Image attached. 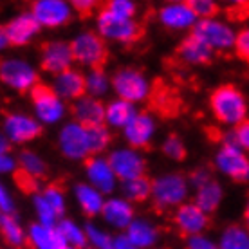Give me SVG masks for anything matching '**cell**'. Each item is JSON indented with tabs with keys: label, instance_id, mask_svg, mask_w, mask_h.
I'll return each mask as SVG.
<instances>
[{
	"label": "cell",
	"instance_id": "6da1fadb",
	"mask_svg": "<svg viewBox=\"0 0 249 249\" xmlns=\"http://www.w3.org/2000/svg\"><path fill=\"white\" fill-rule=\"evenodd\" d=\"M210 107L218 121L228 124H240L246 121L248 105L242 92L233 85H220L210 96Z\"/></svg>",
	"mask_w": 249,
	"mask_h": 249
},
{
	"label": "cell",
	"instance_id": "7a4b0ae2",
	"mask_svg": "<svg viewBox=\"0 0 249 249\" xmlns=\"http://www.w3.org/2000/svg\"><path fill=\"white\" fill-rule=\"evenodd\" d=\"M71 49L74 54V60L85 63L94 69V72H103L105 65L108 63V49H107L103 38L96 33H83L71 42Z\"/></svg>",
	"mask_w": 249,
	"mask_h": 249
},
{
	"label": "cell",
	"instance_id": "3957f363",
	"mask_svg": "<svg viewBox=\"0 0 249 249\" xmlns=\"http://www.w3.org/2000/svg\"><path fill=\"white\" fill-rule=\"evenodd\" d=\"M98 24H100L101 35L123 44H134L144 36V25L126 18H119L105 7L98 13Z\"/></svg>",
	"mask_w": 249,
	"mask_h": 249
},
{
	"label": "cell",
	"instance_id": "277c9868",
	"mask_svg": "<svg viewBox=\"0 0 249 249\" xmlns=\"http://www.w3.org/2000/svg\"><path fill=\"white\" fill-rule=\"evenodd\" d=\"M116 92L121 96V101H139L146 96V81L143 74L136 69H121L112 78Z\"/></svg>",
	"mask_w": 249,
	"mask_h": 249
},
{
	"label": "cell",
	"instance_id": "5b68a950",
	"mask_svg": "<svg viewBox=\"0 0 249 249\" xmlns=\"http://www.w3.org/2000/svg\"><path fill=\"white\" fill-rule=\"evenodd\" d=\"M74 60L71 44L65 42H45L42 44V69L53 74H63L71 69V62Z\"/></svg>",
	"mask_w": 249,
	"mask_h": 249
},
{
	"label": "cell",
	"instance_id": "8992f818",
	"mask_svg": "<svg viewBox=\"0 0 249 249\" xmlns=\"http://www.w3.org/2000/svg\"><path fill=\"white\" fill-rule=\"evenodd\" d=\"M218 168L226 175H230L233 181L244 182L249 179V159L244 156L235 144L226 143L217 156Z\"/></svg>",
	"mask_w": 249,
	"mask_h": 249
},
{
	"label": "cell",
	"instance_id": "52a82bcc",
	"mask_svg": "<svg viewBox=\"0 0 249 249\" xmlns=\"http://www.w3.org/2000/svg\"><path fill=\"white\" fill-rule=\"evenodd\" d=\"M31 98L35 107H36L38 116L44 119V121L51 123V121H58V119L62 118L63 114L62 101L58 98L56 90H53L49 85L38 81L36 85L31 89Z\"/></svg>",
	"mask_w": 249,
	"mask_h": 249
},
{
	"label": "cell",
	"instance_id": "ba28073f",
	"mask_svg": "<svg viewBox=\"0 0 249 249\" xmlns=\"http://www.w3.org/2000/svg\"><path fill=\"white\" fill-rule=\"evenodd\" d=\"M186 195V181L181 175H164L154 182V199L157 208H168L181 202Z\"/></svg>",
	"mask_w": 249,
	"mask_h": 249
},
{
	"label": "cell",
	"instance_id": "9c48e42d",
	"mask_svg": "<svg viewBox=\"0 0 249 249\" xmlns=\"http://www.w3.org/2000/svg\"><path fill=\"white\" fill-rule=\"evenodd\" d=\"M38 29H40V24L33 15L17 17L2 27V45L6 47L9 44L17 47V45L27 44L35 36V33H38Z\"/></svg>",
	"mask_w": 249,
	"mask_h": 249
},
{
	"label": "cell",
	"instance_id": "30bf717a",
	"mask_svg": "<svg viewBox=\"0 0 249 249\" xmlns=\"http://www.w3.org/2000/svg\"><path fill=\"white\" fill-rule=\"evenodd\" d=\"M108 164L114 170L116 177L123 179L124 182L144 175V168H146V162H144L143 157L136 154V152H132V150L114 152L110 159H108Z\"/></svg>",
	"mask_w": 249,
	"mask_h": 249
},
{
	"label": "cell",
	"instance_id": "8fae6325",
	"mask_svg": "<svg viewBox=\"0 0 249 249\" xmlns=\"http://www.w3.org/2000/svg\"><path fill=\"white\" fill-rule=\"evenodd\" d=\"M0 74H2L4 83L17 89L18 92H25L27 89H33L38 83L36 72L27 63L18 62V60H9V62L2 63Z\"/></svg>",
	"mask_w": 249,
	"mask_h": 249
},
{
	"label": "cell",
	"instance_id": "7c38bea8",
	"mask_svg": "<svg viewBox=\"0 0 249 249\" xmlns=\"http://www.w3.org/2000/svg\"><path fill=\"white\" fill-rule=\"evenodd\" d=\"M193 35H197L200 40H204L212 49H228L235 45V36L230 27H226L215 20H200L193 27Z\"/></svg>",
	"mask_w": 249,
	"mask_h": 249
},
{
	"label": "cell",
	"instance_id": "4fadbf2b",
	"mask_svg": "<svg viewBox=\"0 0 249 249\" xmlns=\"http://www.w3.org/2000/svg\"><path fill=\"white\" fill-rule=\"evenodd\" d=\"M150 108L161 118H174L179 114L181 98L174 89H170L166 83L157 80L150 92Z\"/></svg>",
	"mask_w": 249,
	"mask_h": 249
},
{
	"label": "cell",
	"instance_id": "5bb4252c",
	"mask_svg": "<svg viewBox=\"0 0 249 249\" xmlns=\"http://www.w3.org/2000/svg\"><path fill=\"white\" fill-rule=\"evenodd\" d=\"M174 222L182 237H197V233L208 228V215L197 204H182L175 212Z\"/></svg>",
	"mask_w": 249,
	"mask_h": 249
},
{
	"label": "cell",
	"instance_id": "9a60e30c",
	"mask_svg": "<svg viewBox=\"0 0 249 249\" xmlns=\"http://www.w3.org/2000/svg\"><path fill=\"white\" fill-rule=\"evenodd\" d=\"M33 17L40 25L56 27L71 20V9L58 0H40L33 4Z\"/></svg>",
	"mask_w": 249,
	"mask_h": 249
},
{
	"label": "cell",
	"instance_id": "2e32d148",
	"mask_svg": "<svg viewBox=\"0 0 249 249\" xmlns=\"http://www.w3.org/2000/svg\"><path fill=\"white\" fill-rule=\"evenodd\" d=\"M71 114L74 116L78 124L81 126H90V124H101L107 118V108L100 100L96 98H81L71 107Z\"/></svg>",
	"mask_w": 249,
	"mask_h": 249
},
{
	"label": "cell",
	"instance_id": "e0dca14e",
	"mask_svg": "<svg viewBox=\"0 0 249 249\" xmlns=\"http://www.w3.org/2000/svg\"><path fill=\"white\" fill-rule=\"evenodd\" d=\"M60 144H62L63 154L69 157H85L89 152V139H87V132L81 124H69L62 130V136H60Z\"/></svg>",
	"mask_w": 249,
	"mask_h": 249
},
{
	"label": "cell",
	"instance_id": "ac0fdd59",
	"mask_svg": "<svg viewBox=\"0 0 249 249\" xmlns=\"http://www.w3.org/2000/svg\"><path fill=\"white\" fill-rule=\"evenodd\" d=\"M177 54L190 63H208L213 62V49L206 44L204 40H200L197 35H190L182 40V44L177 47Z\"/></svg>",
	"mask_w": 249,
	"mask_h": 249
},
{
	"label": "cell",
	"instance_id": "d6986e66",
	"mask_svg": "<svg viewBox=\"0 0 249 249\" xmlns=\"http://www.w3.org/2000/svg\"><path fill=\"white\" fill-rule=\"evenodd\" d=\"M6 132L17 143H24V141H31L36 136L42 134V126L33 121L31 118L18 116V114H9L6 118Z\"/></svg>",
	"mask_w": 249,
	"mask_h": 249
},
{
	"label": "cell",
	"instance_id": "ffe728a7",
	"mask_svg": "<svg viewBox=\"0 0 249 249\" xmlns=\"http://www.w3.org/2000/svg\"><path fill=\"white\" fill-rule=\"evenodd\" d=\"M154 132V121L148 118L146 112L137 114L134 121H132L126 128H124V136L128 139V143L134 146V148H150V136Z\"/></svg>",
	"mask_w": 249,
	"mask_h": 249
},
{
	"label": "cell",
	"instance_id": "44dd1931",
	"mask_svg": "<svg viewBox=\"0 0 249 249\" xmlns=\"http://www.w3.org/2000/svg\"><path fill=\"white\" fill-rule=\"evenodd\" d=\"M85 168L90 177V181L94 182V186L100 192L108 193L114 188V181H116V174L110 168L108 161H101L96 157H85Z\"/></svg>",
	"mask_w": 249,
	"mask_h": 249
},
{
	"label": "cell",
	"instance_id": "7402d4cb",
	"mask_svg": "<svg viewBox=\"0 0 249 249\" xmlns=\"http://www.w3.org/2000/svg\"><path fill=\"white\" fill-rule=\"evenodd\" d=\"M89 89V80L81 72H76L72 69L65 71L63 74L58 76L56 80V90L60 96L71 98V100H81L85 98V92Z\"/></svg>",
	"mask_w": 249,
	"mask_h": 249
},
{
	"label": "cell",
	"instance_id": "603a6c76",
	"mask_svg": "<svg viewBox=\"0 0 249 249\" xmlns=\"http://www.w3.org/2000/svg\"><path fill=\"white\" fill-rule=\"evenodd\" d=\"M195 18L197 17L186 6V2H182V4H168V6H164L161 9L162 24L168 25V27H177V29L188 27V25H192L195 22Z\"/></svg>",
	"mask_w": 249,
	"mask_h": 249
},
{
	"label": "cell",
	"instance_id": "cb8c5ba5",
	"mask_svg": "<svg viewBox=\"0 0 249 249\" xmlns=\"http://www.w3.org/2000/svg\"><path fill=\"white\" fill-rule=\"evenodd\" d=\"M101 213H103V217H105L110 224L118 226V228H124V226L130 224L134 210L130 208L128 202L119 200V199H112V200H108V202H105Z\"/></svg>",
	"mask_w": 249,
	"mask_h": 249
},
{
	"label": "cell",
	"instance_id": "d4e9b609",
	"mask_svg": "<svg viewBox=\"0 0 249 249\" xmlns=\"http://www.w3.org/2000/svg\"><path fill=\"white\" fill-rule=\"evenodd\" d=\"M137 114L128 101H114L107 108V121L114 126H128Z\"/></svg>",
	"mask_w": 249,
	"mask_h": 249
},
{
	"label": "cell",
	"instance_id": "484cf974",
	"mask_svg": "<svg viewBox=\"0 0 249 249\" xmlns=\"http://www.w3.org/2000/svg\"><path fill=\"white\" fill-rule=\"evenodd\" d=\"M124 195L130 200H136V202H143L154 195V182L150 181L146 175H141L137 179H132V181H126L123 186Z\"/></svg>",
	"mask_w": 249,
	"mask_h": 249
},
{
	"label": "cell",
	"instance_id": "4316f807",
	"mask_svg": "<svg viewBox=\"0 0 249 249\" xmlns=\"http://www.w3.org/2000/svg\"><path fill=\"white\" fill-rule=\"evenodd\" d=\"M76 195L80 200V206L83 208V212L87 215H96V213L103 212V199L96 190H92L87 184H80L76 186Z\"/></svg>",
	"mask_w": 249,
	"mask_h": 249
},
{
	"label": "cell",
	"instance_id": "83f0119b",
	"mask_svg": "<svg viewBox=\"0 0 249 249\" xmlns=\"http://www.w3.org/2000/svg\"><path fill=\"white\" fill-rule=\"evenodd\" d=\"M222 192L215 181H210L208 184L199 188L197 193V206H199L202 212H215L217 210L218 202H220Z\"/></svg>",
	"mask_w": 249,
	"mask_h": 249
},
{
	"label": "cell",
	"instance_id": "f1b7e54d",
	"mask_svg": "<svg viewBox=\"0 0 249 249\" xmlns=\"http://www.w3.org/2000/svg\"><path fill=\"white\" fill-rule=\"evenodd\" d=\"M126 238L130 240L136 248H146L156 242V231L152 230L146 222H134L128 226Z\"/></svg>",
	"mask_w": 249,
	"mask_h": 249
},
{
	"label": "cell",
	"instance_id": "f546056e",
	"mask_svg": "<svg viewBox=\"0 0 249 249\" xmlns=\"http://www.w3.org/2000/svg\"><path fill=\"white\" fill-rule=\"evenodd\" d=\"M83 128L87 132L90 154H98V152L107 148V144L110 141V134H108L105 124H90V126H83Z\"/></svg>",
	"mask_w": 249,
	"mask_h": 249
},
{
	"label": "cell",
	"instance_id": "4dcf8cb0",
	"mask_svg": "<svg viewBox=\"0 0 249 249\" xmlns=\"http://www.w3.org/2000/svg\"><path fill=\"white\" fill-rule=\"evenodd\" d=\"M220 249H249V237L238 226H230L222 235Z\"/></svg>",
	"mask_w": 249,
	"mask_h": 249
},
{
	"label": "cell",
	"instance_id": "1f68e13d",
	"mask_svg": "<svg viewBox=\"0 0 249 249\" xmlns=\"http://www.w3.org/2000/svg\"><path fill=\"white\" fill-rule=\"evenodd\" d=\"M20 168H24L25 172H29L33 177H45V164L38 156H35L33 152H22L20 156Z\"/></svg>",
	"mask_w": 249,
	"mask_h": 249
},
{
	"label": "cell",
	"instance_id": "d6a6232c",
	"mask_svg": "<svg viewBox=\"0 0 249 249\" xmlns=\"http://www.w3.org/2000/svg\"><path fill=\"white\" fill-rule=\"evenodd\" d=\"M2 233H4V238H6L9 244H13V246H18V244H22V240H24V233L20 230V226L17 224V220H15L11 215H7V213L2 215Z\"/></svg>",
	"mask_w": 249,
	"mask_h": 249
},
{
	"label": "cell",
	"instance_id": "836d02e7",
	"mask_svg": "<svg viewBox=\"0 0 249 249\" xmlns=\"http://www.w3.org/2000/svg\"><path fill=\"white\" fill-rule=\"evenodd\" d=\"M31 240L38 249H58L56 244H54V238H53V231H51V228H45V226H33Z\"/></svg>",
	"mask_w": 249,
	"mask_h": 249
},
{
	"label": "cell",
	"instance_id": "e575fe53",
	"mask_svg": "<svg viewBox=\"0 0 249 249\" xmlns=\"http://www.w3.org/2000/svg\"><path fill=\"white\" fill-rule=\"evenodd\" d=\"M186 6L193 11L195 17H200L202 20H212V17L218 15V6L215 2H208V0H188Z\"/></svg>",
	"mask_w": 249,
	"mask_h": 249
},
{
	"label": "cell",
	"instance_id": "d590c367",
	"mask_svg": "<svg viewBox=\"0 0 249 249\" xmlns=\"http://www.w3.org/2000/svg\"><path fill=\"white\" fill-rule=\"evenodd\" d=\"M13 179H15L17 186H18L24 193H29V195H33V193L38 192L36 177H33V175L29 174V172H25L24 168L15 170V172H13Z\"/></svg>",
	"mask_w": 249,
	"mask_h": 249
},
{
	"label": "cell",
	"instance_id": "8d00e7d4",
	"mask_svg": "<svg viewBox=\"0 0 249 249\" xmlns=\"http://www.w3.org/2000/svg\"><path fill=\"white\" fill-rule=\"evenodd\" d=\"M162 152H164L168 157L175 159V161L186 159V148H184V144H182L181 139H179L177 136H174V134L164 141V144H162Z\"/></svg>",
	"mask_w": 249,
	"mask_h": 249
},
{
	"label": "cell",
	"instance_id": "74e56055",
	"mask_svg": "<svg viewBox=\"0 0 249 249\" xmlns=\"http://www.w3.org/2000/svg\"><path fill=\"white\" fill-rule=\"evenodd\" d=\"M103 7L108 9L112 15L119 17V18H126V20H130V17L136 13V6L132 2H126V0H112V2L103 4Z\"/></svg>",
	"mask_w": 249,
	"mask_h": 249
},
{
	"label": "cell",
	"instance_id": "f35d334b",
	"mask_svg": "<svg viewBox=\"0 0 249 249\" xmlns=\"http://www.w3.org/2000/svg\"><path fill=\"white\" fill-rule=\"evenodd\" d=\"M58 230L62 231V235L65 237V240L72 242L76 248H83V246H85V235H83V233H81V231L78 230V228H76L72 222H67V220H63Z\"/></svg>",
	"mask_w": 249,
	"mask_h": 249
},
{
	"label": "cell",
	"instance_id": "ab89813d",
	"mask_svg": "<svg viewBox=\"0 0 249 249\" xmlns=\"http://www.w3.org/2000/svg\"><path fill=\"white\" fill-rule=\"evenodd\" d=\"M45 200L51 204V208L54 210V213L56 215H62L63 213V192L60 190V186L58 184H49L47 186V190H45Z\"/></svg>",
	"mask_w": 249,
	"mask_h": 249
},
{
	"label": "cell",
	"instance_id": "60d3db41",
	"mask_svg": "<svg viewBox=\"0 0 249 249\" xmlns=\"http://www.w3.org/2000/svg\"><path fill=\"white\" fill-rule=\"evenodd\" d=\"M235 53L242 62L249 65V27L242 29L235 36Z\"/></svg>",
	"mask_w": 249,
	"mask_h": 249
},
{
	"label": "cell",
	"instance_id": "b9f144b4",
	"mask_svg": "<svg viewBox=\"0 0 249 249\" xmlns=\"http://www.w3.org/2000/svg\"><path fill=\"white\" fill-rule=\"evenodd\" d=\"M36 208H38V213H40V218H42V224L45 228H49L53 226V220H54V210L51 208V204L45 200V197H36Z\"/></svg>",
	"mask_w": 249,
	"mask_h": 249
},
{
	"label": "cell",
	"instance_id": "7bdbcfd3",
	"mask_svg": "<svg viewBox=\"0 0 249 249\" xmlns=\"http://www.w3.org/2000/svg\"><path fill=\"white\" fill-rule=\"evenodd\" d=\"M226 13L230 20L235 22H242V20L249 18V2H237V4H231L226 7Z\"/></svg>",
	"mask_w": 249,
	"mask_h": 249
},
{
	"label": "cell",
	"instance_id": "ee69618b",
	"mask_svg": "<svg viewBox=\"0 0 249 249\" xmlns=\"http://www.w3.org/2000/svg\"><path fill=\"white\" fill-rule=\"evenodd\" d=\"M87 235L100 249H114V244H112V240H110V237H107L105 233H101V231L94 230L92 226L87 228Z\"/></svg>",
	"mask_w": 249,
	"mask_h": 249
},
{
	"label": "cell",
	"instance_id": "f6af8a7d",
	"mask_svg": "<svg viewBox=\"0 0 249 249\" xmlns=\"http://www.w3.org/2000/svg\"><path fill=\"white\" fill-rule=\"evenodd\" d=\"M233 136H235V143H237L238 146L249 150V119H246V121H242L240 124H237Z\"/></svg>",
	"mask_w": 249,
	"mask_h": 249
},
{
	"label": "cell",
	"instance_id": "bcb514c9",
	"mask_svg": "<svg viewBox=\"0 0 249 249\" xmlns=\"http://www.w3.org/2000/svg\"><path fill=\"white\" fill-rule=\"evenodd\" d=\"M89 89H90L94 94L105 92L107 80H105V76H103V72H92V74H90V78H89Z\"/></svg>",
	"mask_w": 249,
	"mask_h": 249
},
{
	"label": "cell",
	"instance_id": "7dc6e473",
	"mask_svg": "<svg viewBox=\"0 0 249 249\" xmlns=\"http://www.w3.org/2000/svg\"><path fill=\"white\" fill-rule=\"evenodd\" d=\"M72 7H74L78 15H80L81 18H89L90 15H92L94 7H96V2H90V0H74L72 2Z\"/></svg>",
	"mask_w": 249,
	"mask_h": 249
},
{
	"label": "cell",
	"instance_id": "c3c4849f",
	"mask_svg": "<svg viewBox=\"0 0 249 249\" xmlns=\"http://www.w3.org/2000/svg\"><path fill=\"white\" fill-rule=\"evenodd\" d=\"M188 249H217L215 244H212L208 238L204 237H192L190 238V242H188Z\"/></svg>",
	"mask_w": 249,
	"mask_h": 249
},
{
	"label": "cell",
	"instance_id": "681fc988",
	"mask_svg": "<svg viewBox=\"0 0 249 249\" xmlns=\"http://www.w3.org/2000/svg\"><path fill=\"white\" fill-rule=\"evenodd\" d=\"M192 179L193 182L197 184V186H204V184H208V182L212 181L210 179V175H208V172H204V170H199V172H195V174H192Z\"/></svg>",
	"mask_w": 249,
	"mask_h": 249
},
{
	"label": "cell",
	"instance_id": "f907efd6",
	"mask_svg": "<svg viewBox=\"0 0 249 249\" xmlns=\"http://www.w3.org/2000/svg\"><path fill=\"white\" fill-rule=\"evenodd\" d=\"M114 249H137V248L126 237H119L118 240L114 242Z\"/></svg>",
	"mask_w": 249,
	"mask_h": 249
},
{
	"label": "cell",
	"instance_id": "816d5d0a",
	"mask_svg": "<svg viewBox=\"0 0 249 249\" xmlns=\"http://www.w3.org/2000/svg\"><path fill=\"white\" fill-rule=\"evenodd\" d=\"M0 195H2V212L7 213V212H11V200H9V197H7V192L2 188L0 190Z\"/></svg>",
	"mask_w": 249,
	"mask_h": 249
},
{
	"label": "cell",
	"instance_id": "f5cc1de1",
	"mask_svg": "<svg viewBox=\"0 0 249 249\" xmlns=\"http://www.w3.org/2000/svg\"><path fill=\"white\" fill-rule=\"evenodd\" d=\"M13 168V161L7 156H2V172H7V170Z\"/></svg>",
	"mask_w": 249,
	"mask_h": 249
},
{
	"label": "cell",
	"instance_id": "db71d44e",
	"mask_svg": "<svg viewBox=\"0 0 249 249\" xmlns=\"http://www.w3.org/2000/svg\"><path fill=\"white\" fill-rule=\"evenodd\" d=\"M244 218H246V224H248V228H249V202H248V206H246V212H244Z\"/></svg>",
	"mask_w": 249,
	"mask_h": 249
},
{
	"label": "cell",
	"instance_id": "11a10c76",
	"mask_svg": "<svg viewBox=\"0 0 249 249\" xmlns=\"http://www.w3.org/2000/svg\"><path fill=\"white\" fill-rule=\"evenodd\" d=\"M67 249H71V248H67Z\"/></svg>",
	"mask_w": 249,
	"mask_h": 249
}]
</instances>
